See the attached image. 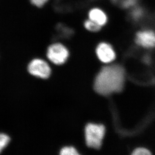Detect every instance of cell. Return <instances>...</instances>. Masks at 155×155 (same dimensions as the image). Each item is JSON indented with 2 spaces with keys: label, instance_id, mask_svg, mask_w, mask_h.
<instances>
[{
  "label": "cell",
  "instance_id": "6da1fadb",
  "mask_svg": "<svg viewBox=\"0 0 155 155\" xmlns=\"http://www.w3.org/2000/svg\"><path fill=\"white\" fill-rule=\"evenodd\" d=\"M124 82V72L117 65L103 68L95 82V89L99 94L107 95L122 90Z\"/></svg>",
  "mask_w": 155,
  "mask_h": 155
},
{
  "label": "cell",
  "instance_id": "7a4b0ae2",
  "mask_svg": "<svg viewBox=\"0 0 155 155\" xmlns=\"http://www.w3.org/2000/svg\"><path fill=\"white\" fill-rule=\"evenodd\" d=\"M106 129L101 124L89 123L85 128L86 143L90 148L98 149L101 147Z\"/></svg>",
  "mask_w": 155,
  "mask_h": 155
},
{
  "label": "cell",
  "instance_id": "3957f363",
  "mask_svg": "<svg viewBox=\"0 0 155 155\" xmlns=\"http://www.w3.org/2000/svg\"><path fill=\"white\" fill-rule=\"evenodd\" d=\"M27 72L31 76L45 80L51 76V69L47 61L42 58H32L27 64Z\"/></svg>",
  "mask_w": 155,
  "mask_h": 155
},
{
  "label": "cell",
  "instance_id": "277c9868",
  "mask_svg": "<svg viewBox=\"0 0 155 155\" xmlns=\"http://www.w3.org/2000/svg\"><path fill=\"white\" fill-rule=\"evenodd\" d=\"M46 57L54 64H63L69 57V51L66 47L61 43L50 45L46 51Z\"/></svg>",
  "mask_w": 155,
  "mask_h": 155
},
{
  "label": "cell",
  "instance_id": "5b68a950",
  "mask_svg": "<svg viewBox=\"0 0 155 155\" xmlns=\"http://www.w3.org/2000/svg\"><path fill=\"white\" fill-rule=\"evenodd\" d=\"M136 41L139 45L143 48H155V32L151 30L139 32L136 36Z\"/></svg>",
  "mask_w": 155,
  "mask_h": 155
},
{
  "label": "cell",
  "instance_id": "8992f818",
  "mask_svg": "<svg viewBox=\"0 0 155 155\" xmlns=\"http://www.w3.org/2000/svg\"><path fill=\"white\" fill-rule=\"evenodd\" d=\"M96 53L99 60L103 63H110L115 58L114 51L107 43H101L99 45L96 49Z\"/></svg>",
  "mask_w": 155,
  "mask_h": 155
},
{
  "label": "cell",
  "instance_id": "52a82bcc",
  "mask_svg": "<svg viewBox=\"0 0 155 155\" xmlns=\"http://www.w3.org/2000/svg\"><path fill=\"white\" fill-rule=\"evenodd\" d=\"M90 20L100 26L106 24L107 17L105 14L99 9H93L89 13Z\"/></svg>",
  "mask_w": 155,
  "mask_h": 155
},
{
  "label": "cell",
  "instance_id": "ba28073f",
  "mask_svg": "<svg viewBox=\"0 0 155 155\" xmlns=\"http://www.w3.org/2000/svg\"><path fill=\"white\" fill-rule=\"evenodd\" d=\"M115 4L123 8H128L134 6L138 0H111Z\"/></svg>",
  "mask_w": 155,
  "mask_h": 155
},
{
  "label": "cell",
  "instance_id": "9c48e42d",
  "mask_svg": "<svg viewBox=\"0 0 155 155\" xmlns=\"http://www.w3.org/2000/svg\"><path fill=\"white\" fill-rule=\"evenodd\" d=\"M60 155H81L73 147H64L60 151Z\"/></svg>",
  "mask_w": 155,
  "mask_h": 155
},
{
  "label": "cell",
  "instance_id": "30bf717a",
  "mask_svg": "<svg viewBox=\"0 0 155 155\" xmlns=\"http://www.w3.org/2000/svg\"><path fill=\"white\" fill-rule=\"evenodd\" d=\"M10 140L9 136L4 134H0V153L6 147Z\"/></svg>",
  "mask_w": 155,
  "mask_h": 155
},
{
  "label": "cell",
  "instance_id": "8fae6325",
  "mask_svg": "<svg viewBox=\"0 0 155 155\" xmlns=\"http://www.w3.org/2000/svg\"><path fill=\"white\" fill-rule=\"evenodd\" d=\"M85 26L87 29L90 30L91 31H97L101 28V26L94 22L91 20L85 22Z\"/></svg>",
  "mask_w": 155,
  "mask_h": 155
},
{
  "label": "cell",
  "instance_id": "7c38bea8",
  "mask_svg": "<svg viewBox=\"0 0 155 155\" xmlns=\"http://www.w3.org/2000/svg\"><path fill=\"white\" fill-rule=\"evenodd\" d=\"M30 4L33 7L41 9L48 3L49 0H29Z\"/></svg>",
  "mask_w": 155,
  "mask_h": 155
},
{
  "label": "cell",
  "instance_id": "4fadbf2b",
  "mask_svg": "<svg viewBox=\"0 0 155 155\" xmlns=\"http://www.w3.org/2000/svg\"><path fill=\"white\" fill-rule=\"evenodd\" d=\"M131 155H152L151 152L144 148H138L133 151Z\"/></svg>",
  "mask_w": 155,
  "mask_h": 155
},
{
  "label": "cell",
  "instance_id": "5bb4252c",
  "mask_svg": "<svg viewBox=\"0 0 155 155\" xmlns=\"http://www.w3.org/2000/svg\"><path fill=\"white\" fill-rule=\"evenodd\" d=\"M143 13L144 12L142 8H137L133 10L131 15L133 18L134 19H139L143 16Z\"/></svg>",
  "mask_w": 155,
  "mask_h": 155
}]
</instances>
